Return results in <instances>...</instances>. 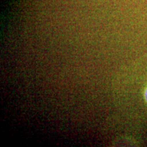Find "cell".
I'll use <instances>...</instances> for the list:
<instances>
[{
    "label": "cell",
    "instance_id": "1",
    "mask_svg": "<svg viewBox=\"0 0 147 147\" xmlns=\"http://www.w3.org/2000/svg\"><path fill=\"white\" fill-rule=\"evenodd\" d=\"M144 97H145V100H146V102H147V88L145 90V93H144Z\"/></svg>",
    "mask_w": 147,
    "mask_h": 147
}]
</instances>
